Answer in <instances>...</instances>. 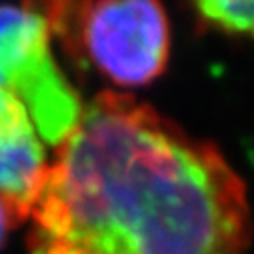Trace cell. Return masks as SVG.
<instances>
[{"label": "cell", "instance_id": "1", "mask_svg": "<svg viewBox=\"0 0 254 254\" xmlns=\"http://www.w3.org/2000/svg\"><path fill=\"white\" fill-rule=\"evenodd\" d=\"M30 254H246V188L206 140L114 90L82 108L30 210Z\"/></svg>", "mask_w": 254, "mask_h": 254}, {"label": "cell", "instance_id": "2", "mask_svg": "<svg viewBox=\"0 0 254 254\" xmlns=\"http://www.w3.org/2000/svg\"><path fill=\"white\" fill-rule=\"evenodd\" d=\"M50 44L52 32L40 14L0 4V86L24 104L40 138L58 146L74 130L84 104Z\"/></svg>", "mask_w": 254, "mask_h": 254}, {"label": "cell", "instance_id": "3", "mask_svg": "<svg viewBox=\"0 0 254 254\" xmlns=\"http://www.w3.org/2000/svg\"><path fill=\"white\" fill-rule=\"evenodd\" d=\"M76 48L116 86L150 84L168 64V14L160 0H90Z\"/></svg>", "mask_w": 254, "mask_h": 254}, {"label": "cell", "instance_id": "4", "mask_svg": "<svg viewBox=\"0 0 254 254\" xmlns=\"http://www.w3.org/2000/svg\"><path fill=\"white\" fill-rule=\"evenodd\" d=\"M46 170L42 138L28 110L0 86V196L20 220L30 216Z\"/></svg>", "mask_w": 254, "mask_h": 254}, {"label": "cell", "instance_id": "5", "mask_svg": "<svg viewBox=\"0 0 254 254\" xmlns=\"http://www.w3.org/2000/svg\"><path fill=\"white\" fill-rule=\"evenodd\" d=\"M206 26L232 36H254V0H190Z\"/></svg>", "mask_w": 254, "mask_h": 254}, {"label": "cell", "instance_id": "6", "mask_svg": "<svg viewBox=\"0 0 254 254\" xmlns=\"http://www.w3.org/2000/svg\"><path fill=\"white\" fill-rule=\"evenodd\" d=\"M18 222H20V218H18V214L14 212V208H12L2 196H0V248L4 246L8 232H10Z\"/></svg>", "mask_w": 254, "mask_h": 254}]
</instances>
